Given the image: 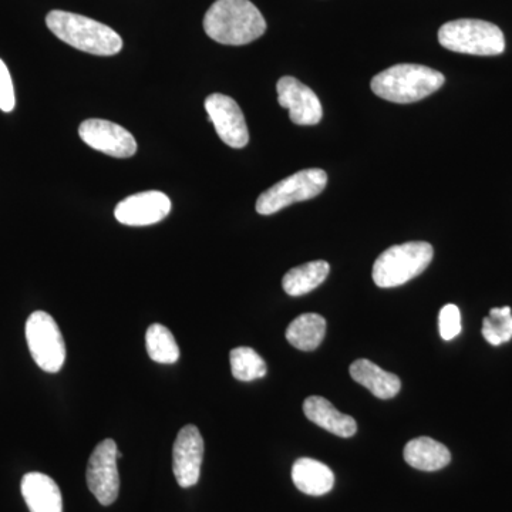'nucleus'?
Returning a JSON list of instances; mask_svg holds the SVG:
<instances>
[{
    "mask_svg": "<svg viewBox=\"0 0 512 512\" xmlns=\"http://www.w3.org/2000/svg\"><path fill=\"white\" fill-rule=\"evenodd\" d=\"M204 30L221 45L244 46L264 36L266 22L249 0H217L205 15Z\"/></svg>",
    "mask_w": 512,
    "mask_h": 512,
    "instance_id": "nucleus-1",
    "label": "nucleus"
},
{
    "mask_svg": "<svg viewBox=\"0 0 512 512\" xmlns=\"http://www.w3.org/2000/svg\"><path fill=\"white\" fill-rule=\"evenodd\" d=\"M46 25L62 42L96 56H114L123 49V39L109 26L77 13L52 10Z\"/></svg>",
    "mask_w": 512,
    "mask_h": 512,
    "instance_id": "nucleus-2",
    "label": "nucleus"
},
{
    "mask_svg": "<svg viewBox=\"0 0 512 512\" xmlns=\"http://www.w3.org/2000/svg\"><path fill=\"white\" fill-rule=\"evenodd\" d=\"M446 77L421 64H396L373 77L372 92L397 104L416 103L436 93Z\"/></svg>",
    "mask_w": 512,
    "mask_h": 512,
    "instance_id": "nucleus-3",
    "label": "nucleus"
},
{
    "mask_svg": "<svg viewBox=\"0 0 512 512\" xmlns=\"http://www.w3.org/2000/svg\"><path fill=\"white\" fill-rule=\"evenodd\" d=\"M429 242L414 241L394 245L383 252L373 265V281L379 288H396L426 271L433 261Z\"/></svg>",
    "mask_w": 512,
    "mask_h": 512,
    "instance_id": "nucleus-4",
    "label": "nucleus"
},
{
    "mask_svg": "<svg viewBox=\"0 0 512 512\" xmlns=\"http://www.w3.org/2000/svg\"><path fill=\"white\" fill-rule=\"evenodd\" d=\"M439 42L451 52L473 56H498L504 53L503 30L494 23L478 19H458L441 26Z\"/></svg>",
    "mask_w": 512,
    "mask_h": 512,
    "instance_id": "nucleus-5",
    "label": "nucleus"
},
{
    "mask_svg": "<svg viewBox=\"0 0 512 512\" xmlns=\"http://www.w3.org/2000/svg\"><path fill=\"white\" fill-rule=\"evenodd\" d=\"M326 184L328 174L319 168L299 171L262 192L256 201V212L272 215L296 202L312 200L322 194Z\"/></svg>",
    "mask_w": 512,
    "mask_h": 512,
    "instance_id": "nucleus-6",
    "label": "nucleus"
},
{
    "mask_svg": "<svg viewBox=\"0 0 512 512\" xmlns=\"http://www.w3.org/2000/svg\"><path fill=\"white\" fill-rule=\"evenodd\" d=\"M26 340L36 365L47 373L60 372L66 360V345L56 320L43 311L33 312L26 322Z\"/></svg>",
    "mask_w": 512,
    "mask_h": 512,
    "instance_id": "nucleus-7",
    "label": "nucleus"
},
{
    "mask_svg": "<svg viewBox=\"0 0 512 512\" xmlns=\"http://www.w3.org/2000/svg\"><path fill=\"white\" fill-rule=\"evenodd\" d=\"M117 454V444L107 439L97 444L87 464V487L101 505H111L119 497Z\"/></svg>",
    "mask_w": 512,
    "mask_h": 512,
    "instance_id": "nucleus-8",
    "label": "nucleus"
},
{
    "mask_svg": "<svg viewBox=\"0 0 512 512\" xmlns=\"http://www.w3.org/2000/svg\"><path fill=\"white\" fill-rule=\"evenodd\" d=\"M208 120L218 136L231 148H244L249 143V131L244 113L237 101L225 94L214 93L205 100Z\"/></svg>",
    "mask_w": 512,
    "mask_h": 512,
    "instance_id": "nucleus-9",
    "label": "nucleus"
},
{
    "mask_svg": "<svg viewBox=\"0 0 512 512\" xmlns=\"http://www.w3.org/2000/svg\"><path fill=\"white\" fill-rule=\"evenodd\" d=\"M79 136L87 146L110 157L130 158L137 153V141L133 134L111 121H83L79 127Z\"/></svg>",
    "mask_w": 512,
    "mask_h": 512,
    "instance_id": "nucleus-10",
    "label": "nucleus"
},
{
    "mask_svg": "<svg viewBox=\"0 0 512 512\" xmlns=\"http://www.w3.org/2000/svg\"><path fill=\"white\" fill-rule=\"evenodd\" d=\"M281 107L289 110V119L298 126H315L322 120L323 109L312 89L291 76L281 77L276 84Z\"/></svg>",
    "mask_w": 512,
    "mask_h": 512,
    "instance_id": "nucleus-11",
    "label": "nucleus"
},
{
    "mask_svg": "<svg viewBox=\"0 0 512 512\" xmlns=\"http://www.w3.org/2000/svg\"><path fill=\"white\" fill-rule=\"evenodd\" d=\"M204 451V439L200 430L192 424L183 427L173 448V471L180 487L190 488L198 483Z\"/></svg>",
    "mask_w": 512,
    "mask_h": 512,
    "instance_id": "nucleus-12",
    "label": "nucleus"
},
{
    "mask_svg": "<svg viewBox=\"0 0 512 512\" xmlns=\"http://www.w3.org/2000/svg\"><path fill=\"white\" fill-rule=\"evenodd\" d=\"M171 208L170 198L164 192L146 191L121 201L114 215L120 224L128 227H147L163 221Z\"/></svg>",
    "mask_w": 512,
    "mask_h": 512,
    "instance_id": "nucleus-13",
    "label": "nucleus"
},
{
    "mask_svg": "<svg viewBox=\"0 0 512 512\" xmlns=\"http://www.w3.org/2000/svg\"><path fill=\"white\" fill-rule=\"evenodd\" d=\"M20 490L30 512H63V498L59 485L46 474H26L22 478Z\"/></svg>",
    "mask_w": 512,
    "mask_h": 512,
    "instance_id": "nucleus-14",
    "label": "nucleus"
},
{
    "mask_svg": "<svg viewBox=\"0 0 512 512\" xmlns=\"http://www.w3.org/2000/svg\"><path fill=\"white\" fill-rule=\"evenodd\" d=\"M303 413L316 426L335 434V436L349 439L357 431L356 420L348 414L340 413L325 397L311 396L303 403Z\"/></svg>",
    "mask_w": 512,
    "mask_h": 512,
    "instance_id": "nucleus-15",
    "label": "nucleus"
},
{
    "mask_svg": "<svg viewBox=\"0 0 512 512\" xmlns=\"http://www.w3.org/2000/svg\"><path fill=\"white\" fill-rule=\"evenodd\" d=\"M350 376L355 382L366 387L377 399H393L402 389L399 376L386 372L382 367L367 359H359L350 365Z\"/></svg>",
    "mask_w": 512,
    "mask_h": 512,
    "instance_id": "nucleus-16",
    "label": "nucleus"
},
{
    "mask_svg": "<svg viewBox=\"0 0 512 512\" xmlns=\"http://www.w3.org/2000/svg\"><path fill=\"white\" fill-rule=\"evenodd\" d=\"M292 480L299 491L312 497L328 494L335 484L333 471L326 464L306 457L293 464Z\"/></svg>",
    "mask_w": 512,
    "mask_h": 512,
    "instance_id": "nucleus-17",
    "label": "nucleus"
},
{
    "mask_svg": "<svg viewBox=\"0 0 512 512\" xmlns=\"http://www.w3.org/2000/svg\"><path fill=\"white\" fill-rule=\"evenodd\" d=\"M404 460L410 467L421 471H439L451 461L450 450L430 437H419L404 447Z\"/></svg>",
    "mask_w": 512,
    "mask_h": 512,
    "instance_id": "nucleus-18",
    "label": "nucleus"
},
{
    "mask_svg": "<svg viewBox=\"0 0 512 512\" xmlns=\"http://www.w3.org/2000/svg\"><path fill=\"white\" fill-rule=\"evenodd\" d=\"M326 335V320L316 313H305L293 319L286 329V339L302 352L318 349Z\"/></svg>",
    "mask_w": 512,
    "mask_h": 512,
    "instance_id": "nucleus-19",
    "label": "nucleus"
},
{
    "mask_svg": "<svg viewBox=\"0 0 512 512\" xmlns=\"http://www.w3.org/2000/svg\"><path fill=\"white\" fill-rule=\"evenodd\" d=\"M330 265L326 261H312L296 266L284 276L282 286L289 296H302L312 292L326 281Z\"/></svg>",
    "mask_w": 512,
    "mask_h": 512,
    "instance_id": "nucleus-20",
    "label": "nucleus"
},
{
    "mask_svg": "<svg viewBox=\"0 0 512 512\" xmlns=\"http://www.w3.org/2000/svg\"><path fill=\"white\" fill-rule=\"evenodd\" d=\"M146 348L151 360L163 365H173L180 359V348L171 330L154 323L147 329Z\"/></svg>",
    "mask_w": 512,
    "mask_h": 512,
    "instance_id": "nucleus-21",
    "label": "nucleus"
},
{
    "mask_svg": "<svg viewBox=\"0 0 512 512\" xmlns=\"http://www.w3.org/2000/svg\"><path fill=\"white\" fill-rule=\"evenodd\" d=\"M229 360H231L232 376L241 382H252V380L262 379L266 375L264 359L254 349L231 350Z\"/></svg>",
    "mask_w": 512,
    "mask_h": 512,
    "instance_id": "nucleus-22",
    "label": "nucleus"
},
{
    "mask_svg": "<svg viewBox=\"0 0 512 512\" xmlns=\"http://www.w3.org/2000/svg\"><path fill=\"white\" fill-rule=\"evenodd\" d=\"M483 336L490 345L500 346L512 339V315L510 306L493 308L484 319Z\"/></svg>",
    "mask_w": 512,
    "mask_h": 512,
    "instance_id": "nucleus-23",
    "label": "nucleus"
},
{
    "mask_svg": "<svg viewBox=\"0 0 512 512\" xmlns=\"http://www.w3.org/2000/svg\"><path fill=\"white\" fill-rule=\"evenodd\" d=\"M440 336L444 340H453L461 332V313L456 305L441 308L439 316Z\"/></svg>",
    "mask_w": 512,
    "mask_h": 512,
    "instance_id": "nucleus-24",
    "label": "nucleus"
},
{
    "mask_svg": "<svg viewBox=\"0 0 512 512\" xmlns=\"http://www.w3.org/2000/svg\"><path fill=\"white\" fill-rule=\"evenodd\" d=\"M15 89L6 64L0 59V110L10 113L15 109Z\"/></svg>",
    "mask_w": 512,
    "mask_h": 512,
    "instance_id": "nucleus-25",
    "label": "nucleus"
}]
</instances>
